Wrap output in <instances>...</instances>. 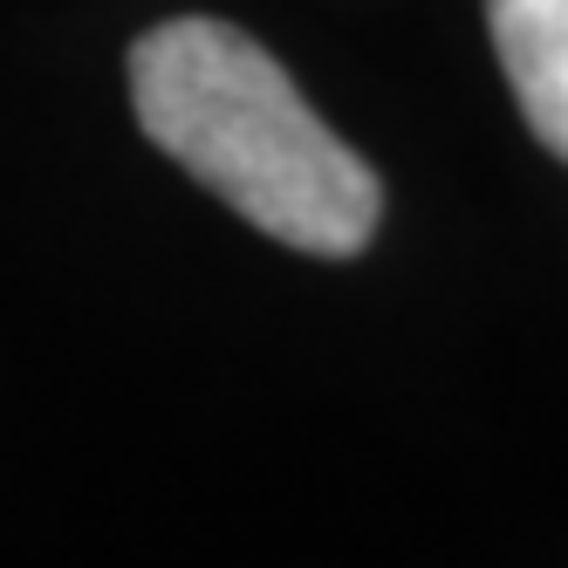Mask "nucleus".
I'll return each mask as SVG.
<instances>
[{
  "mask_svg": "<svg viewBox=\"0 0 568 568\" xmlns=\"http://www.w3.org/2000/svg\"><path fill=\"white\" fill-rule=\"evenodd\" d=\"M500 75L555 158H568V0H486Z\"/></svg>",
  "mask_w": 568,
  "mask_h": 568,
  "instance_id": "obj_2",
  "label": "nucleus"
},
{
  "mask_svg": "<svg viewBox=\"0 0 568 568\" xmlns=\"http://www.w3.org/2000/svg\"><path fill=\"white\" fill-rule=\"evenodd\" d=\"M131 103L144 138L267 240L315 261L371 247L384 213L371 165L233 21L179 14L151 28L131 49Z\"/></svg>",
  "mask_w": 568,
  "mask_h": 568,
  "instance_id": "obj_1",
  "label": "nucleus"
}]
</instances>
